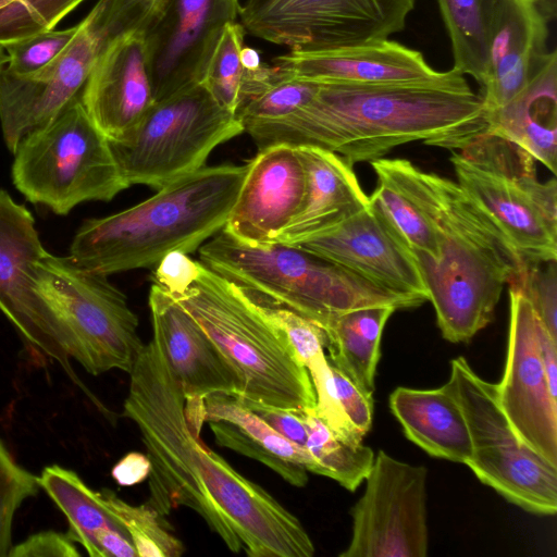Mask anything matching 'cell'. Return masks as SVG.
Segmentation results:
<instances>
[{
  "mask_svg": "<svg viewBox=\"0 0 557 557\" xmlns=\"http://www.w3.org/2000/svg\"><path fill=\"white\" fill-rule=\"evenodd\" d=\"M74 542L66 533L41 531L11 547L8 557H77Z\"/></svg>",
  "mask_w": 557,
  "mask_h": 557,
  "instance_id": "cell-40",
  "label": "cell"
},
{
  "mask_svg": "<svg viewBox=\"0 0 557 557\" xmlns=\"http://www.w3.org/2000/svg\"><path fill=\"white\" fill-rule=\"evenodd\" d=\"M33 281L63 326L71 359L91 375L132 371L145 344L137 315L108 275L47 252L37 261Z\"/></svg>",
  "mask_w": 557,
  "mask_h": 557,
  "instance_id": "cell-9",
  "label": "cell"
},
{
  "mask_svg": "<svg viewBox=\"0 0 557 557\" xmlns=\"http://www.w3.org/2000/svg\"><path fill=\"white\" fill-rule=\"evenodd\" d=\"M396 311L392 306H371L345 312L323 329L332 366L372 395L384 326Z\"/></svg>",
  "mask_w": 557,
  "mask_h": 557,
  "instance_id": "cell-29",
  "label": "cell"
},
{
  "mask_svg": "<svg viewBox=\"0 0 557 557\" xmlns=\"http://www.w3.org/2000/svg\"><path fill=\"white\" fill-rule=\"evenodd\" d=\"M376 188L369 203L389 224L411 255L431 260L440 256L436 195L431 173L406 159L371 161Z\"/></svg>",
  "mask_w": 557,
  "mask_h": 557,
  "instance_id": "cell-25",
  "label": "cell"
},
{
  "mask_svg": "<svg viewBox=\"0 0 557 557\" xmlns=\"http://www.w3.org/2000/svg\"><path fill=\"white\" fill-rule=\"evenodd\" d=\"M153 0H98L77 24L69 47L36 76L0 74V124L7 148L14 153L30 132L53 120L78 96L100 55L117 37L139 28Z\"/></svg>",
  "mask_w": 557,
  "mask_h": 557,
  "instance_id": "cell-12",
  "label": "cell"
},
{
  "mask_svg": "<svg viewBox=\"0 0 557 557\" xmlns=\"http://www.w3.org/2000/svg\"><path fill=\"white\" fill-rule=\"evenodd\" d=\"M277 433L297 446L306 448L308 438L304 411H294L255 403H244Z\"/></svg>",
  "mask_w": 557,
  "mask_h": 557,
  "instance_id": "cell-41",
  "label": "cell"
},
{
  "mask_svg": "<svg viewBox=\"0 0 557 557\" xmlns=\"http://www.w3.org/2000/svg\"><path fill=\"white\" fill-rule=\"evenodd\" d=\"M306 171L301 206L275 243L302 244L369 206L352 165L335 152L296 147Z\"/></svg>",
  "mask_w": 557,
  "mask_h": 557,
  "instance_id": "cell-26",
  "label": "cell"
},
{
  "mask_svg": "<svg viewBox=\"0 0 557 557\" xmlns=\"http://www.w3.org/2000/svg\"><path fill=\"white\" fill-rule=\"evenodd\" d=\"M153 337L180 383L186 403H201L212 394L237 397L236 376L194 318L162 287L149 290Z\"/></svg>",
  "mask_w": 557,
  "mask_h": 557,
  "instance_id": "cell-22",
  "label": "cell"
},
{
  "mask_svg": "<svg viewBox=\"0 0 557 557\" xmlns=\"http://www.w3.org/2000/svg\"><path fill=\"white\" fill-rule=\"evenodd\" d=\"M373 284L421 305L429 300L417 263L387 221L370 206L302 243Z\"/></svg>",
  "mask_w": 557,
  "mask_h": 557,
  "instance_id": "cell-19",
  "label": "cell"
},
{
  "mask_svg": "<svg viewBox=\"0 0 557 557\" xmlns=\"http://www.w3.org/2000/svg\"><path fill=\"white\" fill-rule=\"evenodd\" d=\"M306 171L298 149L274 145L246 163V173L223 227L249 245L275 243L298 212Z\"/></svg>",
  "mask_w": 557,
  "mask_h": 557,
  "instance_id": "cell-20",
  "label": "cell"
},
{
  "mask_svg": "<svg viewBox=\"0 0 557 557\" xmlns=\"http://www.w3.org/2000/svg\"><path fill=\"white\" fill-rule=\"evenodd\" d=\"M507 360L498 400L518 435L557 466V399L548 388L539 349L540 319L530 301L509 286Z\"/></svg>",
  "mask_w": 557,
  "mask_h": 557,
  "instance_id": "cell-17",
  "label": "cell"
},
{
  "mask_svg": "<svg viewBox=\"0 0 557 557\" xmlns=\"http://www.w3.org/2000/svg\"><path fill=\"white\" fill-rule=\"evenodd\" d=\"M273 64L318 84L468 85L454 69L435 71L419 51L388 39L325 50H289L276 57Z\"/></svg>",
  "mask_w": 557,
  "mask_h": 557,
  "instance_id": "cell-18",
  "label": "cell"
},
{
  "mask_svg": "<svg viewBox=\"0 0 557 557\" xmlns=\"http://www.w3.org/2000/svg\"><path fill=\"white\" fill-rule=\"evenodd\" d=\"M13 154L15 188L59 215L85 201H110L129 187L81 94L53 120L27 134Z\"/></svg>",
  "mask_w": 557,
  "mask_h": 557,
  "instance_id": "cell-8",
  "label": "cell"
},
{
  "mask_svg": "<svg viewBox=\"0 0 557 557\" xmlns=\"http://www.w3.org/2000/svg\"><path fill=\"white\" fill-rule=\"evenodd\" d=\"M537 338L548 388L552 396L557 399V341L549 335L542 322L539 326Z\"/></svg>",
  "mask_w": 557,
  "mask_h": 557,
  "instance_id": "cell-43",
  "label": "cell"
},
{
  "mask_svg": "<svg viewBox=\"0 0 557 557\" xmlns=\"http://www.w3.org/2000/svg\"><path fill=\"white\" fill-rule=\"evenodd\" d=\"M462 191L504 234L521 260H557V182L537 178L535 159L486 129L445 146Z\"/></svg>",
  "mask_w": 557,
  "mask_h": 557,
  "instance_id": "cell-7",
  "label": "cell"
},
{
  "mask_svg": "<svg viewBox=\"0 0 557 557\" xmlns=\"http://www.w3.org/2000/svg\"><path fill=\"white\" fill-rule=\"evenodd\" d=\"M343 413L355 434L362 440L372 425L373 397L331 364Z\"/></svg>",
  "mask_w": 557,
  "mask_h": 557,
  "instance_id": "cell-39",
  "label": "cell"
},
{
  "mask_svg": "<svg viewBox=\"0 0 557 557\" xmlns=\"http://www.w3.org/2000/svg\"><path fill=\"white\" fill-rule=\"evenodd\" d=\"M150 461L147 455L129 453L120 459L112 468L111 474L121 486H132L148 479Z\"/></svg>",
  "mask_w": 557,
  "mask_h": 557,
  "instance_id": "cell-42",
  "label": "cell"
},
{
  "mask_svg": "<svg viewBox=\"0 0 557 557\" xmlns=\"http://www.w3.org/2000/svg\"><path fill=\"white\" fill-rule=\"evenodd\" d=\"M242 133L238 115L199 82L156 101L126 138L109 143L129 186L158 190L205 166L213 149Z\"/></svg>",
  "mask_w": 557,
  "mask_h": 557,
  "instance_id": "cell-10",
  "label": "cell"
},
{
  "mask_svg": "<svg viewBox=\"0 0 557 557\" xmlns=\"http://www.w3.org/2000/svg\"><path fill=\"white\" fill-rule=\"evenodd\" d=\"M389 407L406 436L429 455L468 463L472 447L467 420L447 382L433 389L397 387Z\"/></svg>",
  "mask_w": 557,
  "mask_h": 557,
  "instance_id": "cell-28",
  "label": "cell"
},
{
  "mask_svg": "<svg viewBox=\"0 0 557 557\" xmlns=\"http://www.w3.org/2000/svg\"><path fill=\"white\" fill-rule=\"evenodd\" d=\"M40 488L38 476L21 467L0 440V557H8L12 547L15 512Z\"/></svg>",
  "mask_w": 557,
  "mask_h": 557,
  "instance_id": "cell-36",
  "label": "cell"
},
{
  "mask_svg": "<svg viewBox=\"0 0 557 557\" xmlns=\"http://www.w3.org/2000/svg\"><path fill=\"white\" fill-rule=\"evenodd\" d=\"M240 60L246 70H256L262 64L259 52L250 47H243Z\"/></svg>",
  "mask_w": 557,
  "mask_h": 557,
  "instance_id": "cell-44",
  "label": "cell"
},
{
  "mask_svg": "<svg viewBox=\"0 0 557 557\" xmlns=\"http://www.w3.org/2000/svg\"><path fill=\"white\" fill-rule=\"evenodd\" d=\"M140 27L109 45L81 91L85 110L109 141L126 138L156 102Z\"/></svg>",
  "mask_w": 557,
  "mask_h": 557,
  "instance_id": "cell-21",
  "label": "cell"
},
{
  "mask_svg": "<svg viewBox=\"0 0 557 557\" xmlns=\"http://www.w3.org/2000/svg\"><path fill=\"white\" fill-rule=\"evenodd\" d=\"M244 35L237 21L224 26L200 81L222 107L236 114L247 72L240 60Z\"/></svg>",
  "mask_w": 557,
  "mask_h": 557,
  "instance_id": "cell-34",
  "label": "cell"
},
{
  "mask_svg": "<svg viewBox=\"0 0 557 557\" xmlns=\"http://www.w3.org/2000/svg\"><path fill=\"white\" fill-rule=\"evenodd\" d=\"M152 283L218 348L236 376L237 399L294 411L315 407L309 373L285 332L242 288L180 251L154 267Z\"/></svg>",
  "mask_w": 557,
  "mask_h": 557,
  "instance_id": "cell-3",
  "label": "cell"
},
{
  "mask_svg": "<svg viewBox=\"0 0 557 557\" xmlns=\"http://www.w3.org/2000/svg\"><path fill=\"white\" fill-rule=\"evenodd\" d=\"M48 251L29 210L0 189V310L13 324L33 359L57 362L76 384L62 324L34 287V269Z\"/></svg>",
  "mask_w": 557,
  "mask_h": 557,
  "instance_id": "cell-15",
  "label": "cell"
},
{
  "mask_svg": "<svg viewBox=\"0 0 557 557\" xmlns=\"http://www.w3.org/2000/svg\"><path fill=\"white\" fill-rule=\"evenodd\" d=\"M436 195L440 256L412 255L438 329L451 343L469 342L493 319L504 286L524 262L456 181L431 173Z\"/></svg>",
  "mask_w": 557,
  "mask_h": 557,
  "instance_id": "cell-5",
  "label": "cell"
},
{
  "mask_svg": "<svg viewBox=\"0 0 557 557\" xmlns=\"http://www.w3.org/2000/svg\"><path fill=\"white\" fill-rule=\"evenodd\" d=\"M486 127L484 101L469 85L319 84L304 107L251 138L258 150L317 147L354 165L417 140L444 148Z\"/></svg>",
  "mask_w": 557,
  "mask_h": 557,
  "instance_id": "cell-2",
  "label": "cell"
},
{
  "mask_svg": "<svg viewBox=\"0 0 557 557\" xmlns=\"http://www.w3.org/2000/svg\"><path fill=\"white\" fill-rule=\"evenodd\" d=\"M186 416L200 431L208 422L220 446L265 465L296 487L308 483V472L320 474L319 465L306 448L277 433L236 397L209 395L200 406L186 407Z\"/></svg>",
  "mask_w": 557,
  "mask_h": 557,
  "instance_id": "cell-23",
  "label": "cell"
},
{
  "mask_svg": "<svg viewBox=\"0 0 557 557\" xmlns=\"http://www.w3.org/2000/svg\"><path fill=\"white\" fill-rule=\"evenodd\" d=\"M500 0H437L448 32L454 70L482 86L488 67L490 44Z\"/></svg>",
  "mask_w": 557,
  "mask_h": 557,
  "instance_id": "cell-31",
  "label": "cell"
},
{
  "mask_svg": "<svg viewBox=\"0 0 557 557\" xmlns=\"http://www.w3.org/2000/svg\"><path fill=\"white\" fill-rule=\"evenodd\" d=\"M364 480V492L351 509V539L339 556H426V468L380 450Z\"/></svg>",
  "mask_w": 557,
  "mask_h": 557,
  "instance_id": "cell-14",
  "label": "cell"
},
{
  "mask_svg": "<svg viewBox=\"0 0 557 557\" xmlns=\"http://www.w3.org/2000/svg\"><path fill=\"white\" fill-rule=\"evenodd\" d=\"M77 30V24L65 29L44 30L5 45L9 74L28 78L38 75L59 59Z\"/></svg>",
  "mask_w": 557,
  "mask_h": 557,
  "instance_id": "cell-35",
  "label": "cell"
},
{
  "mask_svg": "<svg viewBox=\"0 0 557 557\" xmlns=\"http://www.w3.org/2000/svg\"><path fill=\"white\" fill-rule=\"evenodd\" d=\"M447 384L467 420L475 476L513 505L535 515L557 511V466L516 432L498 400L496 384L479 376L463 357L450 362Z\"/></svg>",
  "mask_w": 557,
  "mask_h": 557,
  "instance_id": "cell-11",
  "label": "cell"
},
{
  "mask_svg": "<svg viewBox=\"0 0 557 557\" xmlns=\"http://www.w3.org/2000/svg\"><path fill=\"white\" fill-rule=\"evenodd\" d=\"M547 22L539 0H500L480 91L486 113L504 107L525 87L547 53Z\"/></svg>",
  "mask_w": 557,
  "mask_h": 557,
  "instance_id": "cell-24",
  "label": "cell"
},
{
  "mask_svg": "<svg viewBox=\"0 0 557 557\" xmlns=\"http://www.w3.org/2000/svg\"><path fill=\"white\" fill-rule=\"evenodd\" d=\"M8 64V53L5 50V46L0 44V74L5 69Z\"/></svg>",
  "mask_w": 557,
  "mask_h": 557,
  "instance_id": "cell-45",
  "label": "cell"
},
{
  "mask_svg": "<svg viewBox=\"0 0 557 557\" xmlns=\"http://www.w3.org/2000/svg\"><path fill=\"white\" fill-rule=\"evenodd\" d=\"M486 131L530 153L557 173V53L547 52L525 87L504 107L486 113Z\"/></svg>",
  "mask_w": 557,
  "mask_h": 557,
  "instance_id": "cell-27",
  "label": "cell"
},
{
  "mask_svg": "<svg viewBox=\"0 0 557 557\" xmlns=\"http://www.w3.org/2000/svg\"><path fill=\"white\" fill-rule=\"evenodd\" d=\"M199 261L245 292L326 327L363 307H418L347 268L298 245L245 244L224 230L198 249Z\"/></svg>",
  "mask_w": 557,
  "mask_h": 557,
  "instance_id": "cell-6",
  "label": "cell"
},
{
  "mask_svg": "<svg viewBox=\"0 0 557 557\" xmlns=\"http://www.w3.org/2000/svg\"><path fill=\"white\" fill-rule=\"evenodd\" d=\"M129 374L123 414L137 425L150 461L147 503L162 516L186 507L233 553L311 557L314 545L299 519L236 471L190 426L185 396L152 336Z\"/></svg>",
  "mask_w": 557,
  "mask_h": 557,
  "instance_id": "cell-1",
  "label": "cell"
},
{
  "mask_svg": "<svg viewBox=\"0 0 557 557\" xmlns=\"http://www.w3.org/2000/svg\"><path fill=\"white\" fill-rule=\"evenodd\" d=\"M308 438L306 449L320 467V475L335 480L354 492L369 473L374 451L360 443L337 436L317 414L314 408L304 410Z\"/></svg>",
  "mask_w": 557,
  "mask_h": 557,
  "instance_id": "cell-32",
  "label": "cell"
},
{
  "mask_svg": "<svg viewBox=\"0 0 557 557\" xmlns=\"http://www.w3.org/2000/svg\"><path fill=\"white\" fill-rule=\"evenodd\" d=\"M40 487L64 513L67 536L81 544L91 557H100L99 537L110 530L126 533L120 521L73 470L52 465L44 468L38 476ZM127 534V533H126Z\"/></svg>",
  "mask_w": 557,
  "mask_h": 557,
  "instance_id": "cell-30",
  "label": "cell"
},
{
  "mask_svg": "<svg viewBox=\"0 0 557 557\" xmlns=\"http://www.w3.org/2000/svg\"><path fill=\"white\" fill-rule=\"evenodd\" d=\"M98 493L125 529L138 557H178L185 552L183 543L163 519L164 516L147 502L132 505L109 488H101Z\"/></svg>",
  "mask_w": 557,
  "mask_h": 557,
  "instance_id": "cell-33",
  "label": "cell"
},
{
  "mask_svg": "<svg viewBox=\"0 0 557 557\" xmlns=\"http://www.w3.org/2000/svg\"><path fill=\"white\" fill-rule=\"evenodd\" d=\"M57 24L49 0H0V44L4 46Z\"/></svg>",
  "mask_w": 557,
  "mask_h": 557,
  "instance_id": "cell-38",
  "label": "cell"
},
{
  "mask_svg": "<svg viewBox=\"0 0 557 557\" xmlns=\"http://www.w3.org/2000/svg\"><path fill=\"white\" fill-rule=\"evenodd\" d=\"M246 164L202 166L117 213L86 220L70 259L97 273L154 268L173 251L191 253L223 230Z\"/></svg>",
  "mask_w": 557,
  "mask_h": 557,
  "instance_id": "cell-4",
  "label": "cell"
},
{
  "mask_svg": "<svg viewBox=\"0 0 557 557\" xmlns=\"http://www.w3.org/2000/svg\"><path fill=\"white\" fill-rule=\"evenodd\" d=\"M239 0H153L140 27L154 100L201 81L227 23L236 22Z\"/></svg>",
  "mask_w": 557,
  "mask_h": 557,
  "instance_id": "cell-16",
  "label": "cell"
},
{
  "mask_svg": "<svg viewBox=\"0 0 557 557\" xmlns=\"http://www.w3.org/2000/svg\"><path fill=\"white\" fill-rule=\"evenodd\" d=\"M414 0H246L240 24L289 50H325L387 39L404 29Z\"/></svg>",
  "mask_w": 557,
  "mask_h": 557,
  "instance_id": "cell-13",
  "label": "cell"
},
{
  "mask_svg": "<svg viewBox=\"0 0 557 557\" xmlns=\"http://www.w3.org/2000/svg\"><path fill=\"white\" fill-rule=\"evenodd\" d=\"M509 286L525 296L549 335L557 341L556 261L524 263L519 281Z\"/></svg>",
  "mask_w": 557,
  "mask_h": 557,
  "instance_id": "cell-37",
  "label": "cell"
}]
</instances>
